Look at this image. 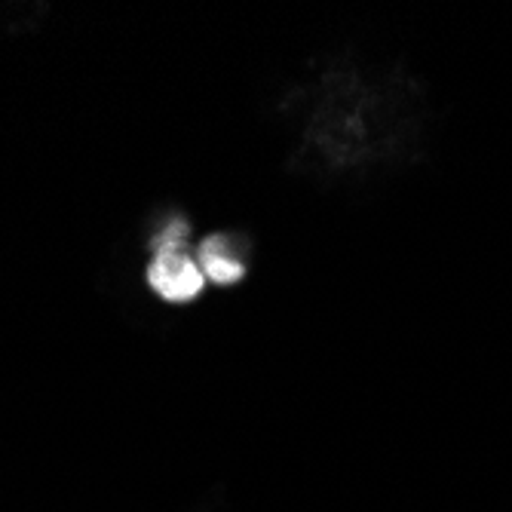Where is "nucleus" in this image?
<instances>
[{
	"instance_id": "nucleus-1",
	"label": "nucleus",
	"mask_w": 512,
	"mask_h": 512,
	"mask_svg": "<svg viewBox=\"0 0 512 512\" xmlns=\"http://www.w3.org/2000/svg\"><path fill=\"white\" fill-rule=\"evenodd\" d=\"M148 283L166 301H191L203 289V270L194 264V258H188L175 243H169L154 258L148 270Z\"/></svg>"
},
{
	"instance_id": "nucleus-2",
	"label": "nucleus",
	"mask_w": 512,
	"mask_h": 512,
	"mask_svg": "<svg viewBox=\"0 0 512 512\" xmlns=\"http://www.w3.org/2000/svg\"><path fill=\"white\" fill-rule=\"evenodd\" d=\"M200 258H203V273H206L209 279H215V283H237V279L243 276V264L215 255L212 243H206V246L200 249Z\"/></svg>"
}]
</instances>
